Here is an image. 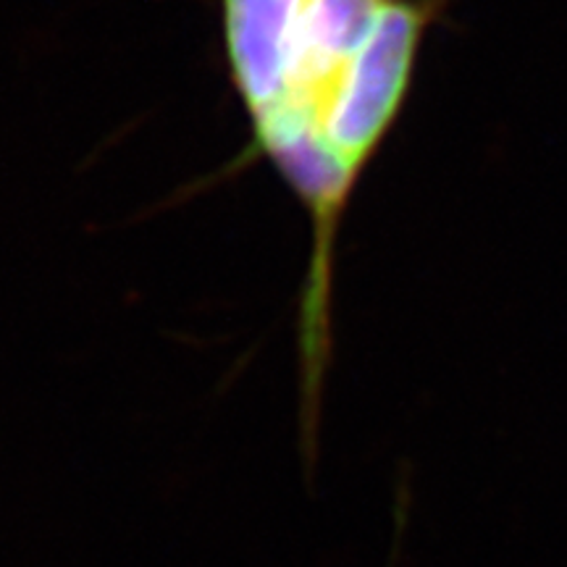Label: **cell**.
Listing matches in <instances>:
<instances>
[{
    "label": "cell",
    "instance_id": "1",
    "mask_svg": "<svg viewBox=\"0 0 567 567\" xmlns=\"http://www.w3.org/2000/svg\"><path fill=\"white\" fill-rule=\"evenodd\" d=\"M444 0H218L234 95L264 158L300 203L310 255L297 297V446L321 460L334 363V274L344 216L413 92Z\"/></svg>",
    "mask_w": 567,
    "mask_h": 567
}]
</instances>
